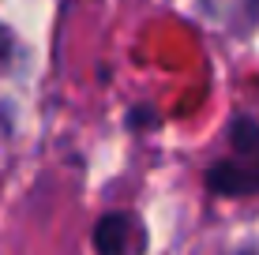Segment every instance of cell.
Returning <instances> with one entry per match:
<instances>
[{"mask_svg": "<svg viewBox=\"0 0 259 255\" xmlns=\"http://www.w3.org/2000/svg\"><path fill=\"white\" fill-rule=\"evenodd\" d=\"M233 154L207 165V188L214 195H255L259 191V124L252 117H237L229 124Z\"/></svg>", "mask_w": 259, "mask_h": 255, "instance_id": "obj_1", "label": "cell"}, {"mask_svg": "<svg viewBox=\"0 0 259 255\" xmlns=\"http://www.w3.org/2000/svg\"><path fill=\"white\" fill-rule=\"evenodd\" d=\"M94 248H98V255H139L147 248V236H143L136 214L113 210L94 225Z\"/></svg>", "mask_w": 259, "mask_h": 255, "instance_id": "obj_2", "label": "cell"}, {"mask_svg": "<svg viewBox=\"0 0 259 255\" xmlns=\"http://www.w3.org/2000/svg\"><path fill=\"white\" fill-rule=\"evenodd\" d=\"M8 45H12V38H8V30H4V26H0V57H4V53H8Z\"/></svg>", "mask_w": 259, "mask_h": 255, "instance_id": "obj_3", "label": "cell"}, {"mask_svg": "<svg viewBox=\"0 0 259 255\" xmlns=\"http://www.w3.org/2000/svg\"><path fill=\"white\" fill-rule=\"evenodd\" d=\"M237 255H259V251H255V248H240Z\"/></svg>", "mask_w": 259, "mask_h": 255, "instance_id": "obj_4", "label": "cell"}]
</instances>
